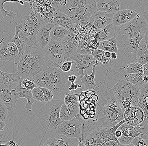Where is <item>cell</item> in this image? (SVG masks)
Masks as SVG:
<instances>
[{
    "label": "cell",
    "instance_id": "obj_15",
    "mask_svg": "<svg viewBox=\"0 0 148 146\" xmlns=\"http://www.w3.org/2000/svg\"><path fill=\"white\" fill-rule=\"evenodd\" d=\"M113 16V14L97 10L92 14L88 22L96 32H98L112 23Z\"/></svg>",
    "mask_w": 148,
    "mask_h": 146
},
{
    "label": "cell",
    "instance_id": "obj_30",
    "mask_svg": "<svg viewBox=\"0 0 148 146\" xmlns=\"http://www.w3.org/2000/svg\"><path fill=\"white\" fill-rule=\"evenodd\" d=\"M98 49L104 51H108L110 53L114 52L119 54L117 47V42L115 36L113 37L108 40L99 42Z\"/></svg>",
    "mask_w": 148,
    "mask_h": 146
},
{
    "label": "cell",
    "instance_id": "obj_59",
    "mask_svg": "<svg viewBox=\"0 0 148 146\" xmlns=\"http://www.w3.org/2000/svg\"><path fill=\"white\" fill-rule=\"evenodd\" d=\"M5 141H1V140H0V146H9L8 142L3 144V143Z\"/></svg>",
    "mask_w": 148,
    "mask_h": 146
},
{
    "label": "cell",
    "instance_id": "obj_32",
    "mask_svg": "<svg viewBox=\"0 0 148 146\" xmlns=\"http://www.w3.org/2000/svg\"><path fill=\"white\" fill-rule=\"evenodd\" d=\"M119 71H121L123 74H130L143 73V66L137 62L130 63L126 65H122L119 67Z\"/></svg>",
    "mask_w": 148,
    "mask_h": 146
},
{
    "label": "cell",
    "instance_id": "obj_29",
    "mask_svg": "<svg viewBox=\"0 0 148 146\" xmlns=\"http://www.w3.org/2000/svg\"><path fill=\"white\" fill-rule=\"evenodd\" d=\"M136 62L142 65L148 64V46L144 42L139 44L136 53Z\"/></svg>",
    "mask_w": 148,
    "mask_h": 146
},
{
    "label": "cell",
    "instance_id": "obj_18",
    "mask_svg": "<svg viewBox=\"0 0 148 146\" xmlns=\"http://www.w3.org/2000/svg\"><path fill=\"white\" fill-rule=\"evenodd\" d=\"M54 25L51 23H44L38 30L37 34L38 47L42 50L51 40L50 33Z\"/></svg>",
    "mask_w": 148,
    "mask_h": 146
},
{
    "label": "cell",
    "instance_id": "obj_27",
    "mask_svg": "<svg viewBox=\"0 0 148 146\" xmlns=\"http://www.w3.org/2000/svg\"><path fill=\"white\" fill-rule=\"evenodd\" d=\"M71 32L64 28L62 27L54 25L50 33V37L51 40L61 42L68 34Z\"/></svg>",
    "mask_w": 148,
    "mask_h": 146
},
{
    "label": "cell",
    "instance_id": "obj_37",
    "mask_svg": "<svg viewBox=\"0 0 148 146\" xmlns=\"http://www.w3.org/2000/svg\"><path fill=\"white\" fill-rule=\"evenodd\" d=\"M4 39H3L1 42L0 44L2 42ZM8 41H5L3 42L2 46L1 48L0 49V60L1 61L9 62L14 60V59L9 53L7 49V45Z\"/></svg>",
    "mask_w": 148,
    "mask_h": 146
},
{
    "label": "cell",
    "instance_id": "obj_4",
    "mask_svg": "<svg viewBox=\"0 0 148 146\" xmlns=\"http://www.w3.org/2000/svg\"><path fill=\"white\" fill-rule=\"evenodd\" d=\"M19 57L16 73L23 79H30L36 75L48 59L42 50L36 46L28 47Z\"/></svg>",
    "mask_w": 148,
    "mask_h": 146
},
{
    "label": "cell",
    "instance_id": "obj_1",
    "mask_svg": "<svg viewBox=\"0 0 148 146\" xmlns=\"http://www.w3.org/2000/svg\"><path fill=\"white\" fill-rule=\"evenodd\" d=\"M147 29V11L138 14L129 23L116 27L115 37L118 54L123 53L130 62H136L137 49Z\"/></svg>",
    "mask_w": 148,
    "mask_h": 146
},
{
    "label": "cell",
    "instance_id": "obj_13",
    "mask_svg": "<svg viewBox=\"0 0 148 146\" xmlns=\"http://www.w3.org/2000/svg\"><path fill=\"white\" fill-rule=\"evenodd\" d=\"M13 85L0 84V100L6 106L9 111H11L18 99L16 88Z\"/></svg>",
    "mask_w": 148,
    "mask_h": 146
},
{
    "label": "cell",
    "instance_id": "obj_9",
    "mask_svg": "<svg viewBox=\"0 0 148 146\" xmlns=\"http://www.w3.org/2000/svg\"><path fill=\"white\" fill-rule=\"evenodd\" d=\"M56 132L57 134L68 138L81 139L82 124L77 118L75 117L71 121H62Z\"/></svg>",
    "mask_w": 148,
    "mask_h": 146
},
{
    "label": "cell",
    "instance_id": "obj_31",
    "mask_svg": "<svg viewBox=\"0 0 148 146\" xmlns=\"http://www.w3.org/2000/svg\"><path fill=\"white\" fill-rule=\"evenodd\" d=\"M17 1H5V0H0V11L3 16V19L2 20H5L9 22L10 24L14 23L16 24L15 21L16 16L17 15L18 13H15L13 11H7L4 9L3 5L5 3L7 2H16Z\"/></svg>",
    "mask_w": 148,
    "mask_h": 146
},
{
    "label": "cell",
    "instance_id": "obj_47",
    "mask_svg": "<svg viewBox=\"0 0 148 146\" xmlns=\"http://www.w3.org/2000/svg\"><path fill=\"white\" fill-rule=\"evenodd\" d=\"M81 87H82L81 85L75 84V83H73V84H70L68 90H69V92H71L74 90H76L77 88H81Z\"/></svg>",
    "mask_w": 148,
    "mask_h": 146
},
{
    "label": "cell",
    "instance_id": "obj_25",
    "mask_svg": "<svg viewBox=\"0 0 148 146\" xmlns=\"http://www.w3.org/2000/svg\"><path fill=\"white\" fill-rule=\"evenodd\" d=\"M100 64L99 63L96 61V64L92 67V73L90 75H88L87 71H85V74L83 77L80 78L81 82L84 85L85 89L88 90H92L95 89L97 85L95 83V79L96 75V67Z\"/></svg>",
    "mask_w": 148,
    "mask_h": 146
},
{
    "label": "cell",
    "instance_id": "obj_64",
    "mask_svg": "<svg viewBox=\"0 0 148 146\" xmlns=\"http://www.w3.org/2000/svg\"><path fill=\"white\" fill-rule=\"evenodd\" d=\"M1 134H0V136H1Z\"/></svg>",
    "mask_w": 148,
    "mask_h": 146
},
{
    "label": "cell",
    "instance_id": "obj_26",
    "mask_svg": "<svg viewBox=\"0 0 148 146\" xmlns=\"http://www.w3.org/2000/svg\"><path fill=\"white\" fill-rule=\"evenodd\" d=\"M140 95L138 107L143 110L145 116H148V84L144 83L140 87Z\"/></svg>",
    "mask_w": 148,
    "mask_h": 146
},
{
    "label": "cell",
    "instance_id": "obj_55",
    "mask_svg": "<svg viewBox=\"0 0 148 146\" xmlns=\"http://www.w3.org/2000/svg\"><path fill=\"white\" fill-rule=\"evenodd\" d=\"M122 135V133L121 131L119 130H116L115 132V136L116 138H119Z\"/></svg>",
    "mask_w": 148,
    "mask_h": 146
},
{
    "label": "cell",
    "instance_id": "obj_20",
    "mask_svg": "<svg viewBox=\"0 0 148 146\" xmlns=\"http://www.w3.org/2000/svg\"><path fill=\"white\" fill-rule=\"evenodd\" d=\"M96 6L98 11L113 14L121 10L120 3L116 0H99Z\"/></svg>",
    "mask_w": 148,
    "mask_h": 146
},
{
    "label": "cell",
    "instance_id": "obj_8",
    "mask_svg": "<svg viewBox=\"0 0 148 146\" xmlns=\"http://www.w3.org/2000/svg\"><path fill=\"white\" fill-rule=\"evenodd\" d=\"M124 120L120 121L116 125L110 128L97 127L87 132L83 136L81 141L86 146H101L103 143L109 141H114L120 144L115 136V132L117 128L124 123Z\"/></svg>",
    "mask_w": 148,
    "mask_h": 146
},
{
    "label": "cell",
    "instance_id": "obj_23",
    "mask_svg": "<svg viewBox=\"0 0 148 146\" xmlns=\"http://www.w3.org/2000/svg\"><path fill=\"white\" fill-rule=\"evenodd\" d=\"M79 112V105L75 107H69L64 104L60 109V118L63 121H71L75 118Z\"/></svg>",
    "mask_w": 148,
    "mask_h": 146
},
{
    "label": "cell",
    "instance_id": "obj_43",
    "mask_svg": "<svg viewBox=\"0 0 148 146\" xmlns=\"http://www.w3.org/2000/svg\"><path fill=\"white\" fill-rule=\"evenodd\" d=\"M9 110L7 107L0 100V120L5 121L7 118Z\"/></svg>",
    "mask_w": 148,
    "mask_h": 146
},
{
    "label": "cell",
    "instance_id": "obj_17",
    "mask_svg": "<svg viewBox=\"0 0 148 146\" xmlns=\"http://www.w3.org/2000/svg\"><path fill=\"white\" fill-rule=\"evenodd\" d=\"M122 133V135L117 138L120 145H128L132 143L133 139L136 137H142V135L136 131L134 126L124 123L117 128Z\"/></svg>",
    "mask_w": 148,
    "mask_h": 146
},
{
    "label": "cell",
    "instance_id": "obj_50",
    "mask_svg": "<svg viewBox=\"0 0 148 146\" xmlns=\"http://www.w3.org/2000/svg\"><path fill=\"white\" fill-rule=\"evenodd\" d=\"M77 76L75 75H70L69 76H68V77H67L68 81H69L70 84L75 83V81L77 80Z\"/></svg>",
    "mask_w": 148,
    "mask_h": 146
},
{
    "label": "cell",
    "instance_id": "obj_62",
    "mask_svg": "<svg viewBox=\"0 0 148 146\" xmlns=\"http://www.w3.org/2000/svg\"><path fill=\"white\" fill-rule=\"evenodd\" d=\"M17 2L21 4V5H23L24 4V1H17Z\"/></svg>",
    "mask_w": 148,
    "mask_h": 146
},
{
    "label": "cell",
    "instance_id": "obj_14",
    "mask_svg": "<svg viewBox=\"0 0 148 146\" xmlns=\"http://www.w3.org/2000/svg\"><path fill=\"white\" fill-rule=\"evenodd\" d=\"M91 53H77L69 59V61H72L75 63L79 70L77 74L80 78L85 75L84 70H89L96 64V60L92 57Z\"/></svg>",
    "mask_w": 148,
    "mask_h": 146
},
{
    "label": "cell",
    "instance_id": "obj_16",
    "mask_svg": "<svg viewBox=\"0 0 148 146\" xmlns=\"http://www.w3.org/2000/svg\"><path fill=\"white\" fill-rule=\"evenodd\" d=\"M145 115L142 110L138 106H134L124 112V120L127 124L136 126L143 121Z\"/></svg>",
    "mask_w": 148,
    "mask_h": 146
},
{
    "label": "cell",
    "instance_id": "obj_3",
    "mask_svg": "<svg viewBox=\"0 0 148 146\" xmlns=\"http://www.w3.org/2000/svg\"><path fill=\"white\" fill-rule=\"evenodd\" d=\"M67 77L65 73L48 59L40 72L29 80L34 81L37 86L50 90L54 96L60 97L69 93L68 88L71 84Z\"/></svg>",
    "mask_w": 148,
    "mask_h": 146
},
{
    "label": "cell",
    "instance_id": "obj_6",
    "mask_svg": "<svg viewBox=\"0 0 148 146\" xmlns=\"http://www.w3.org/2000/svg\"><path fill=\"white\" fill-rule=\"evenodd\" d=\"M113 93L123 112L134 106H138L139 88L120 79L112 88Z\"/></svg>",
    "mask_w": 148,
    "mask_h": 146
},
{
    "label": "cell",
    "instance_id": "obj_46",
    "mask_svg": "<svg viewBox=\"0 0 148 146\" xmlns=\"http://www.w3.org/2000/svg\"><path fill=\"white\" fill-rule=\"evenodd\" d=\"M132 143L135 146H148V143L140 137H135Z\"/></svg>",
    "mask_w": 148,
    "mask_h": 146
},
{
    "label": "cell",
    "instance_id": "obj_40",
    "mask_svg": "<svg viewBox=\"0 0 148 146\" xmlns=\"http://www.w3.org/2000/svg\"><path fill=\"white\" fill-rule=\"evenodd\" d=\"M32 96L36 101H44L43 93L40 88L37 86L32 90Z\"/></svg>",
    "mask_w": 148,
    "mask_h": 146
},
{
    "label": "cell",
    "instance_id": "obj_49",
    "mask_svg": "<svg viewBox=\"0 0 148 146\" xmlns=\"http://www.w3.org/2000/svg\"><path fill=\"white\" fill-rule=\"evenodd\" d=\"M101 146H119L118 144L114 141H109L103 143Z\"/></svg>",
    "mask_w": 148,
    "mask_h": 146
},
{
    "label": "cell",
    "instance_id": "obj_53",
    "mask_svg": "<svg viewBox=\"0 0 148 146\" xmlns=\"http://www.w3.org/2000/svg\"><path fill=\"white\" fill-rule=\"evenodd\" d=\"M5 126V121L0 120V132L3 131Z\"/></svg>",
    "mask_w": 148,
    "mask_h": 146
},
{
    "label": "cell",
    "instance_id": "obj_24",
    "mask_svg": "<svg viewBox=\"0 0 148 146\" xmlns=\"http://www.w3.org/2000/svg\"><path fill=\"white\" fill-rule=\"evenodd\" d=\"M18 98H24L27 100V103L25 107L28 112L32 110V105L36 102L32 96V90H28L25 88L23 87L21 83H19L16 88Z\"/></svg>",
    "mask_w": 148,
    "mask_h": 146
},
{
    "label": "cell",
    "instance_id": "obj_41",
    "mask_svg": "<svg viewBox=\"0 0 148 146\" xmlns=\"http://www.w3.org/2000/svg\"><path fill=\"white\" fill-rule=\"evenodd\" d=\"M7 49L11 57L14 60L16 57L18 56V49L16 45L12 42H9L7 45Z\"/></svg>",
    "mask_w": 148,
    "mask_h": 146
},
{
    "label": "cell",
    "instance_id": "obj_2",
    "mask_svg": "<svg viewBox=\"0 0 148 146\" xmlns=\"http://www.w3.org/2000/svg\"><path fill=\"white\" fill-rule=\"evenodd\" d=\"M96 113L92 128H110L124 120V112L117 102L112 88L106 87L98 94Z\"/></svg>",
    "mask_w": 148,
    "mask_h": 146
},
{
    "label": "cell",
    "instance_id": "obj_63",
    "mask_svg": "<svg viewBox=\"0 0 148 146\" xmlns=\"http://www.w3.org/2000/svg\"><path fill=\"white\" fill-rule=\"evenodd\" d=\"M3 135L1 134V136H0V140L1 139V138H2Z\"/></svg>",
    "mask_w": 148,
    "mask_h": 146
},
{
    "label": "cell",
    "instance_id": "obj_60",
    "mask_svg": "<svg viewBox=\"0 0 148 146\" xmlns=\"http://www.w3.org/2000/svg\"><path fill=\"white\" fill-rule=\"evenodd\" d=\"M143 80L144 83H148V76L144 75L143 77Z\"/></svg>",
    "mask_w": 148,
    "mask_h": 146
},
{
    "label": "cell",
    "instance_id": "obj_35",
    "mask_svg": "<svg viewBox=\"0 0 148 146\" xmlns=\"http://www.w3.org/2000/svg\"><path fill=\"white\" fill-rule=\"evenodd\" d=\"M137 132L142 135L141 138L148 143V116H145L143 121L141 123L134 126Z\"/></svg>",
    "mask_w": 148,
    "mask_h": 146
},
{
    "label": "cell",
    "instance_id": "obj_61",
    "mask_svg": "<svg viewBox=\"0 0 148 146\" xmlns=\"http://www.w3.org/2000/svg\"><path fill=\"white\" fill-rule=\"evenodd\" d=\"M119 146H135L132 144V143H130V144H128V145H120Z\"/></svg>",
    "mask_w": 148,
    "mask_h": 146
},
{
    "label": "cell",
    "instance_id": "obj_42",
    "mask_svg": "<svg viewBox=\"0 0 148 146\" xmlns=\"http://www.w3.org/2000/svg\"><path fill=\"white\" fill-rule=\"evenodd\" d=\"M43 93V99L45 102H49L53 99L54 95L50 90L45 88L40 87Z\"/></svg>",
    "mask_w": 148,
    "mask_h": 146
},
{
    "label": "cell",
    "instance_id": "obj_5",
    "mask_svg": "<svg viewBox=\"0 0 148 146\" xmlns=\"http://www.w3.org/2000/svg\"><path fill=\"white\" fill-rule=\"evenodd\" d=\"M64 97L47 102L40 109L39 122L45 130L56 132L62 122L60 118V112L61 107L64 104Z\"/></svg>",
    "mask_w": 148,
    "mask_h": 146
},
{
    "label": "cell",
    "instance_id": "obj_58",
    "mask_svg": "<svg viewBox=\"0 0 148 146\" xmlns=\"http://www.w3.org/2000/svg\"><path fill=\"white\" fill-rule=\"evenodd\" d=\"M77 146H86L81 141V139H78L77 141Z\"/></svg>",
    "mask_w": 148,
    "mask_h": 146
},
{
    "label": "cell",
    "instance_id": "obj_12",
    "mask_svg": "<svg viewBox=\"0 0 148 146\" xmlns=\"http://www.w3.org/2000/svg\"><path fill=\"white\" fill-rule=\"evenodd\" d=\"M97 0H85L83 5L75 12L70 19L74 26L79 23L87 22L92 14L97 10Z\"/></svg>",
    "mask_w": 148,
    "mask_h": 146
},
{
    "label": "cell",
    "instance_id": "obj_45",
    "mask_svg": "<svg viewBox=\"0 0 148 146\" xmlns=\"http://www.w3.org/2000/svg\"><path fill=\"white\" fill-rule=\"evenodd\" d=\"M74 63L72 61H67L64 62L62 65L58 66L59 68L64 73H67L71 71L72 65Z\"/></svg>",
    "mask_w": 148,
    "mask_h": 146
},
{
    "label": "cell",
    "instance_id": "obj_33",
    "mask_svg": "<svg viewBox=\"0 0 148 146\" xmlns=\"http://www.w3.org/2000/svg\"><path fill=\"white\" fill-rule=\"evenodd\" d=\"M144 75L142 73H140L123 74L120 79L125 80L130 84H133L138 87L141 86L143 84V78Z\"/></svg>",
    "mask_w": 148,
    "mask_h": 146
},
{
    "label": "cell",
    "instance_id": "obj_28",
    "mask_svg": "<svg viewBox=\"0 0 148 146\" xmlns=\"http://www.w3.org/2000/svg\"><path fill=\"white\" fill-rule=\"evenodd\" d=\"M116 27L112 24H109L98 32V40L101 42L115 36Z\"/></svg>",
    "mask_w": 148,
    "mask_h": 146
},
{
    "label": "cell",
    "instance_id": "obj_34",
    "mask_svg": "<svg viewBox=\"0 0 148 146\" xmlns=\"http://www.w3.org/2000/svg\"><path fill=\"white\" fill-rule=\"evenodd\" d=\"M22 29V25L21 24L15 25V33L13 38L11 40V42L14 43L18 49V56L20 57L22 55L23 51L27 48V47L24 44L23 41L20 40L18 36V33Z\"/></svg>",
    "mask_w": 148,
    "mask_h": 146
},
{
    "label": "cell",
    "instance_id": "obj_39",
    "mask_svg": "<svg viewBox=\"0 0 148 146\" xmlns=\"http://www.w3.org/2000/svg\"><path fill=\"white\" fill-rule=\"evenodd\" d=\"M64 101L65 104L69 107L79 105L77 94L75 93H69L64 95Z\"/></svg>",
    "mask_w": 148,
    "mask_h": 146
},
{
    "label": "cell",
    "instance_id": "obj_38",
    "mask_svg": "<svg viewBox=\"0 0 148 146\" xmlns=\"http://www.w3.org/2000/svg\"><path fill=\"white\" fill-rule=\"evenodd\" d=\"M69 142L63 138H53L48 139L43 146H69Z\"/></svg>",
    "mask_w": 148,
    "mask_h": 146
},
{
    "label": "cell",
    "instance_id": "obj_7",
    "mask_svg": "<svg viewBox=\"0 0 148 146\" xmlns=\"http://www.w3.org/2000/svg\"><path fill=\"white\" fill-rule=\"evenodd\" d=\"M44 23V17L40 13L23 16L21 23L22 29L18 33V38L27 47H38L37 33Z\"/></svg>",
    "mask_w": 148,
    "mask_h": 146
},
{
    "label": "cell",
    "instance_id": "obj_22",
    "mask_svg": "<svg viewBox=\"0 0 148 146\" xmlns=\"http://www.w3.org/2000/svg\"><path fill=\"white\" fill-rule=\"evenodd\" d=\"M64 54L65 62L69 61L71 57L78 53V49L73 42L71 33L68 34L61 42Z\"/></svg>",
    "mask_w": 148,
    "mask_h": 146
},
{
    "label": "cell",
    "instance_id": "obj_44",
    "mask_svg": "<svg viewBox=\"0 0 148 146\" xmlns=\"http://www.w3.org/2000/svg\"><path fill=\"white\" fill-rule=\"evenodd\" d=\"M21 84L24 86L26 89L29 90H32L37 87V85L34 81L27 79H23L21 82Z\"/></svg>",
    "mask_w": 148,
    "mask_h": 146
},
{
    "label": "cell",
    "instance_id": "obj_19",
    "mask_svg": "<svg viewBox=\"0 0 148 146\" xmlns=\"http://www.w3.org/2000/svg\"><path fill=\"white\" fill-rule=\"evenodd\" d=\"M138 14L134 10L127 9L120 10L114 14L112 23L115 27L129 23Z\"/></svg>",
    "mask_w": 148,
    "mask_h": 146
},
{
    "label": "cell",
    "instance_id": "obj_54",
    "mask_svg": "<svg viewBox=\"0 0 148 146\" xmlns=\"http://www.w3.org/2000/svg\"><path fill=\"white\" fill-rule=\"evenodd\" d=\"M110 58L111 59L114 60H117V59H118V56H117V54L114 52L111 53Z\"/></svg>",
    "mask_w": 148,
    "mask_h": 146
},
{
    "label": "cell",
    "instance_id": "obj_10",
    "mask_svg": "<svg viewBox=\"0 0 148 146\" xmlns=\"http://www.w3.org/2000/svg\"><path fill=\"white\" fill-rule=\"evenodd\" d=\"M46 57L56 66H61L64 61V54L61 42L51 40L42 50Z\"/></svg>",
    "mask_w": 148,
    "mask_h": 146
},
{
    "label": "cell",
    "instance_id": "obj_48",
    "mask_svg": "<svg viewBox=\"0 0 148 146\" xmlns=\"http://www.w3.org/2000/svg\"><path fill=\"white\" fill-rule=\"evenodd\" d=\"M9 75V73H5L0 70V83L4 82L5 80L7 79Z\"/></svg>",
    "mask_w": 148,
    "mask_h": 146
},
{
    "label": "cell",
    "instance_id": "obj_51",
    "mask_svg": "<svg viewBox=\"0 0 148 146\" xmlns=\"http://www.w3.org/2000/svg\"><path fill=\"white\" fill-rule=\"evenodd\" d=\"M143 66V74L144 75H148V64H144Z\"/></svg>",
    "mask_w": 148,
    "mask_h": 146
},
{
    "label": "cell",
    "instance_id": "obj_21",
    "mask_svg": "<svg viewBox=\"0 0 148 146\" xmlns=\"http://www.w3.org/2000/svg\"><path fill=\"white\" fill-rule=\"evenodd\" d=\"M53 24L62 27L70 32L74 28L72 20L69 16L58 10H55L53 13Z\"/></svg>",
    "mask_w": 148,
    "mask_h": 146
},
{
    "label": "cell",
    "instance_id": "obj_36",
    "mask_svg": "<svg viewBox=\"0 0 148 146\" xmlns=\"http://www.w3.org/2000/svg\"><path fill=\"white\" fill-rule=\"evenodd\" d=\"M105 51L101 50L98 49L93 51L91 53L92 57L96 61L99 62L101 65H107L111 61V59L106 58L104 55Z\"/></svg>",
    "mask_w": 148,
    "mask_h": 146
},
{
    "label": "cell",
    "instance_id": "obj_56",
    "mask_svg": "<svg viewBox=\"0 0 148 146\" xmlns=\"http://www.w3.org/2000/svg\"><path fill=\"white\" fill-rule=\"evenodd\" d=\"M9 146H19L13 140H11L8 142Z\"/></svg>",
    "mask_w": 148,
    "mask_h": 146
},
{
    "label": "cell",
    "instance_id": "obj_57",
    "mask_svg": "<svg viewBox=\"0 0 148 146\" xmlns=\"http://www.w3.org/2000/svg\"><path fill=\"white\" fill-rule=\"evenodd\" d=\"M111 53L108 52V51H105L104 55H105V57H106V58L111 59Z\"/></svg>",
    "mask_w": 148,
    "mask_h": 146
},
{
    "label": "cell",
    "instance_id": "obj_52",
    "mask_svg": "<svg viewBox=\"0 0 148 146\" xmlns=\"http://www.w3.org/2000/svg\"><path fill=\"white\" fill-rule=\"evenodd\" d=\"M143 39H144V41L143 42L148 46V29L146 31V33L144 34V36Z\"/></svg>",
    "mask_w": 148,
    "mask_h": 146
},
{
    "label": "cell",
    "instance_id": "obj_11",
    "mask_svg": "<svg viewBox=\"0 0 148 146\" xmlns=\"http://www.w3.org/2000/svg\"><path fill=\"white\" fill-rule=\"evenodd\" d=\"M28 3L31 8V15L40 13L44 17L45 23H53V14L56 10L51 6V1H31Z\"/></svg>",
    "mask_w": 148,
    "mask_h": 146
}]
</instances>
